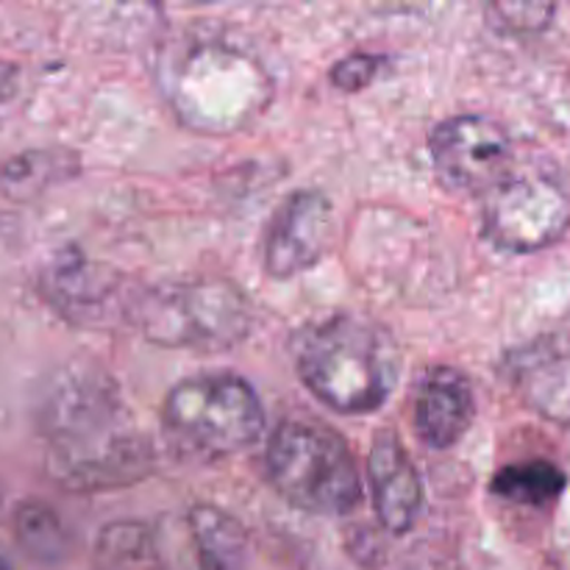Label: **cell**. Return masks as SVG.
Wrapping results in <instances>:
<instances>
[{
  "mask_svg": "<svg viewBox=\"0 0 570 570\" xmlns=\"http://www.w3.org/2000/svg\"><path fill=\"white\" fill-rule=\"evenodd\" d=\"M37 421L48 440V473L70 490L122 488L154 465L117 384L95 365L61 367L45 387Z\"/></svg>",
  "mask_w": 570,
  "mask_h": 570,
  "instance_id": "6da1fadb",
  "label": "cell"
},
{
  "mask_svg": "<svg viewBox=\"0 0 570 570\" xmlns=\"http://www.w3.org/2000/svg\"><path fill=\"white\" fill-rule=\"evenodd\" d=\"M295 367L315 399L343 415H362L390 399L401 356L387 328L371 317L337 312L298 334Z\"/></svg>",
  "mask_w": 570,
  "mask_h": 570,
  "instance_id": "7a4b0ae2",
  "label": "cell"
},
{
  "mask_svg": "<svg viewBox=\"0 0 570 570\" xmlns=\"http://www.w3.org/2000/svg\"><path fill=\"white\" fill-rule=\"evenodd\" d=\"M170 109L200 134H234L267 109L273 95L265 65L228 42H189L161 65Z\"/></svg>",
  "mask_w": 570,
  "mask_h": 570,
  "instance_id": "3957f363",
  "label": "cell"
},
{
  "mask_svg": "<svg viewBox=\"0 0 570 570\" xmlns=\"http://www.w3.org/2000/svg\"><path fill=\"white\" fill-rule=\"evenodd\" d=\"M267 476L278 495L309 515H345L362 493L354 454L321 421H284L267 443Z\"/></svg>",
  "mask_w": 570,
  "mask_h": 570,
  "instance_id": "277c9868",
  "label": "cell"
},
{
  "mask_svg": "<svg viewBox=\"0 0 570 570\" xmlns=\"http://www.w3.org/2000/svg\"><path fill=\"white\" fill-rule=\"evenodd\" d=\"M131 321L167 348L223 351L250 328V304L243 289L223 278L167 284L131 301Z\"/></svg>",
  "mask_w": 570,
  "mask_h": 570,
  "instance_id": "5b68a950",
  "label": "cell"
},
{
  "mask_svg": "<svg viewBox=\"0 0 570 570\" xmlns=\"http://www.w3.org/2000/svg\"><path fill=\"white\" fill-rule=\"evenodd\" d=\"M161 421L181 449L204 456H228L259 438L265 410L245 379L206 373L184 379L167 393Z\"/></svg>",
  "mask_w": 570,
  "mask_h": 570,
  "instance_id": "8992f818",
  "label": "cell"
},
{
  "mask_svg": "<svg viewBox=\"0 0 570 570\" xmlns=\"http://www.w3.org/2000/svg\"><path fill=\"white\" fill-rule=\"evenodd\" d=\"M484 237L507 254H534L570 228V181L557 173H507L482 204Z\"/></svg>",
  "mask_w": 570,
  "mask_h": 570,
  "instance_id": "52a82bcc",
  "label": "cell"
},
{
  "mask_svg": "<svg viewBox=\"0 0 570 570\" xmlns=\"http://www.w3.org/2000/svg\"><path fill=\"white\" fill-rule=\"evenodd\" d=\"M429 150L438 181L456 195H484L510 173V134L493 117H449L432 131Z\"/></svg>",
  "mask_w": 570,
  "mask_h": 570,
  "instance_id": "ba28073f",
  "label": "cell"
},
{
  "mask_svg": "<svg viewBox=\"0 0 570 570\" xmlns=\"http://www.w3.org/2000/svg\"><path fill=\"white\" fill-rule=\"evenodd\" d=\"M243 557V527L217 507L165 515L148 532L150 570H239Z\"/></svg>",
  "mask_w": 570,
  "mask_h": 570,
  "instance_id": "9c48e42d",
  "label": "cell"
},
{
  "mask_svg": "<svg viewBox=\"0 0 570 570\" xmlns=\"http://www.w3.org/2000/svg\"><path fill=\"white\" fill-rule=\"evenodd\" d=\"M332 234V200L317 189H298L273 215L262 259L273 278H293L323 256Z\"/></svg>",
  "mask_w": 570,
  "mask_h": 570,
  "instance_id": "30bf717a",
  "label": "cell"
},
{
  "mask_svg": "<svg viewBox=\"0 0 570 570\" xmlns=\"http://www.w3.org/2000/svg\"><path fill=\"white\" fill-rule=\"evenodd\" d=\"M376 518L390 534L401 538L417 523L423 507V484L415 462L399 434L379 432L367 456Z\"/></svg>",
  "mask_w": 570,
  "mask_h": 570,
  "instance_id": "8fae6325",
  "label": "cell"
},
{
  "mask_svg": "<svg viewBox=\"0 0 570 570\" xmlns=\"http://www.w3.org/2000/svg\"><path fill=\"white\" fill-rule=\"evenodd\" d=\"M476 395L456 367H432L415 387V432L429 449H454L471 429Z\"/></svg>",
  "mask_w": 570,
  "mask_h": 570,
  "instance_id": "7c38bea8",
  "label": "cell"
},
{
  "mask_svg": "<svg viewBox=\"0 0 570 570\" xmlns=\"http://www.w3.org/2000/svg\"><path fill=\"white\" fill-rule=\"evenodd\" d=\"M39 289L45 298L59 309V315L89 323L92 317L106 315L117 284L111 273L92 265L76 245L56 250L39 276Z\"/></svg>",
  "mask_w": 570,
  "mask_h": 570,
  "instance_id": "4fadbf2b",
  "label": "cell"
},
{
  "mask_svg": "<svg viewBox=\"0 0 570 570\" xmlns=\"http://www.w3.org/2000/svg\"><path fill=\"white\" fill-rule=\"evenodd\" d=\"M515 384L534 412L570 426V351L551 345L527 351L518 360Z\"/></svg>",
  "mask_w": 570,
  "mask_h": 570,
  "instance_id": "5bb4252c",
  "label": "cell"
},
{
  "mask_svg": "<svg viewBox=\"0 0 570 570\" xmlns=\"http://www.w3.org/2000/svg\"><path fill=\"white\" fill-rule=\"evenodd\" d=\"M78 161L65 150H22L0 165V195L9 200L39 198L53 184L76 176Z\"/></svg>",
  "mask_w": 570,
  "mask_h": 570,
  "instance_id": "9a60e30c",
  "label": "cell"
},
{
  "mask_svg": "<svg viewBox=\"0 0 570 570\" xmlns=\"http://www.w3.org/2000/svg\"><path fill=\"white\" fill-rule=\"evenodd\" d=\"M14 540L22 554L42 566H53L67 557L70 538L53 507L45 501H22L14 512Z\"/></svg>",
  "mask_w": 570,
  "mask_h": 570,
  "instance_id": "2e32d148",
  "label": "cell"
},
{
  "mask_svg": "<svg viewBox=\"0 0 570 570\" xmlns=\"http://www.w3.org/2000/svg\"><path fill=\"white\" fill-rule=\"evenodd\" d=\"M568 479L554 462L532 460V462H518V465L501 468L493 476V493L499 499L512 501V504H527V507H543L560 499L566 490Z\"/></svg>",
  "mask_w": 570,
  "mask_h": 570,
  "instance_id": "e0dca14e",
  "label": "cell"
},
{
  "mask_svg": "<svg viewBox=\"0 0 570 570\" xmlns=\"http://www.w3.org/2000/svg\"><path fill=\"white\" fill-rule=\"evenodd\" d=\"M554 11V3H493L488 6V20L504 33H538L549 28Z\"/></svg>",
  "mask_w": 570,
  "mask_h": 570,
  "instance_id": "ac0fdd59",
  "label": "cell"
},
{
  "mask_svg": "<svg viewBox=\"0 0 570 570\" xmlns=\"http://www.w3.org/2000/svg\"><path fill=\"white\" fill-rule=\"evenodd\" d=\"M382 59L371 53H351L332 67V83L343 92H360L376 78Z\"/></svg>",
  "mask_w": 570,
  "mask_h": 570,
  "instance_id": "d6986e66",
  "label": "cell"
},
{
  "mask_svg": "<svg viewBox=\"0 0 570 570\" xmlns=\"http://www.w3.org/2000/svg\"><path fill=\"white\" fill-rule=\"evenodd\" d=\"M17 98H20V67L0 59V126L17 106Z\"/></svg>",
  "mask_w": 570,
  "mask_h": 570,
  "instance_id": "ffe728a7",
  "label": "cell"
},
{
  "mask_svg": "<svg viewBox=\"0 0 570 570\" xmlns=\"http://www.w3.org/2000/svg\"><path fill=\"white\" fill-rule=\"evenodd\" d=\"M0 570H9V566H6V562H3V560H0Z\"/></svg>",
  "mask_w": 570,
  "mask_h": 570,
  "instance_id": "44dd1931",
  "label": "cell"
},
{
  "mask_svg": "<svg viewBox=\"0 0 570 570\" xmlns=\"http://www.w3.org/2000/svg\"><path fill=\"white\" fill-rule=\"evenodd\" d=\"M3 220H6V217H0V228H3Z\"/></svg>",
  "mask_w": 570,
  "mask_h": 570,
  "instance_id": "7402d4cb",
  "label": "cell"
},
{
  "mask_svg": "<svg viewBox=\"0 0 570 570\" xmlns=\"http://www.w3.org/2000/svg\"><path fill=\"white\" fill-rule=\"evenodd\" d=\"M0 507H3V501H0Z\"/></svg>",
  "mask_w": 570,
  "mask_h": 570,
  "instance_id": "603a6c76",
  "label": "cell"
}]
</instances>
